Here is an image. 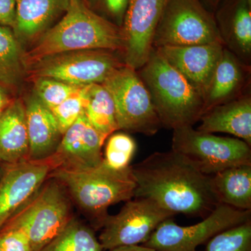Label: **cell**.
<instances>
[{
	"label": "cell",
	"instance_id": "f1b7e54d",
	"mask_svg": "<svg viewBox=\"0 0 251 251\" xmlns=\"http://www.w3.org/2000/svg\"><path fill=\"white\" fill-rule=\"evenodd\" d=\"M85 87L86 85L82 86L62 103L50 110L62 135L84 112Z\"/></svg>",
	"mask_w": 251,
	"mask_h": 251
},
{
	"label": "cell",
	"instance_id": "d590c367",
	"mask_svg": "<svg viewBox=\"0 0 251 251\" xmlns=\"http://www.w3.org/2000/svg\"><path fill=\"white\" fill-rule=\"evenodd\" d=\"M84 1H85V2L87 3V4H88V3L94 2V1H96V0H84Z\"/></svg>",
	"mask_w": 251,
	"mask_h": 251
},
{
	"label": "cell",
	"instance_id": "e0dca14e",
	"mask_svg": "<svg viewBox=\"0 0 251 251\" xmlns=\"http://www.w3.org/2000/svg\"><path fill=\"white\" fill-rule=\"evenodd\" d=\"M250 80L251 66L225 47L203 97L204 113L247 93Z\"/></svg>",
	"mask_w": 251,
	"mask_h": 251
},
{
	"label": "cell",
	"instance_id": "44dd1931",
	"mask_svg": "<svg viewBox=\"0 0 251 251\" xmlns=\"http://www.w3.org/2000/svg\"><path fill=\"white\" fill-rule=\"evenodd\" d=\"M28 156L25 106L18 99L0 114V162L8 166L29 160Z\"/></svg>",
	"mask_w": 251,
	"mask_h": 251
},
{
	"label": "cell",
	"instance_id": "5b68a950",
	"mask_svg": "<svg viewBox=\"0 0 251 251\" xmlns=\"http://www.w3.org/2000/svg\"><path fill=\"white\" fill-rule=\"evenodd\" d=\"M73 218L69 193L59 181L49 176L2 229L21 231L32 251H39L60 233Z\"/></svg>",
	"mask_w": 251,
	"mask_h": 251
},
{
	"label": "cell",
	"instance_id": "7c38bea8",
	"mask_svg": "<svg viewBox=\"0 0 251 251\" xmlns=\"http://www.w3.org/2000/svg\"><path fill=\"white\" fill-rule=\"evenodd\" d=\"M170 0H130L122 29L124 62L135 70L148 62L153 51L157 25Z\"/></svg>",
	"mask_w": 251,
	"mask_h": 251
},
{
	"label": "cell",
	"instance_id": "52a82bcc",
	"mask_svg": "<svg viewBox=\"0 0 251 251\" xmlns=\"http://www.w3.org/2000/svg\"><path fill=\"white\" fill-rule=\"evenodd\" d=\"M217 43L224 44L214 14L200 0H170L157 25L153 46L156 49Z\"/></svg>",
	"mask_w": 251,
	"mask_h": 251
},
{
	"label": "cell",
	"instance_id": "d6a6232c",
	"mask_svg": "<svg viewBox=\"0 0 251 251\" xmlns=\"http://www.w3.org/2000/svg\"><path fill=\"white\" fill-rule=\"evenodd\" d=\"M108 251H156L144 245L124 246L110 249Z\"/></svg>",
	"mask_w": 251,
	"mask_h": 251
},
{
	"label": "cell",
	"instance_id": "4fadbf2b",
	"mask_svg": "<svg viewBox=\"0 0 251 251\" xmlns=\"http://www.w3.org/2000/svg\"><path fill=\"white\" fill-rule=\"evenodd\" d=\"M49 159L8 165L0 179V230L49 179Z\"/></svg>",
	"mask_w": 251,
	"mask_h": 251
},
{
	"label": "cell",
	"instance_id": "f546056e",
	"mask_svg": "<svg viewBox=\"0 0 251 251\" xmlns=\"http://www.w3.org/2000/svg\"><path fill=\"white\" fill-rule=\"evenodd\" d=\"M0 249L2 251H33L25 234L15 229L0 230Z\"/></svg>",
	"mask_w": 251,
	"mask_h": 251
},
{
	"label": "cell",
	"instance_id": "30bf717a",
	"mask_svg": "<svg viewBox=\"0 0 251 251\" xmlns=\"http://www.w3.org/2000/svg\"><path fill=\"white\" fill-rule=\"evenodd\" d=\"M114 52L86 50L54 54L29 66V73L34 79L48 77L75 86L102 84L125 64Z\"/></svg>",
	"mask_w": 251,
	"mask_h": 251
},
{
	"label": "cell",
	"instance_id": "ba28073f",
	"mask_svg": "<svg viewBox=\"0 0 251 251\" xmlns=\"http://www.w3.org/2000/svg\"><path fill=\"white\" fill-rule=\"evenodd\" d=\"M172 150L184 155L202 173L209 176L232 167L251 164V145L237 138L185 126L173 130Z\"/></svg>",
	"mask_w": 251,
	"mask_h": 251
},
{
	"label": "cell",
	"instance_id": "9c48e42d",
	"mask_svg": "<svg viewBox=\"0 0 251 251\" xmlns=\"http://www.w3.org/2000/svg\"><path fill=\"white\" fill-rule=\"evenodd\" d=\"M251 220V211L219 204L197 224L180 226L173 219L163 221L143 245L156 251H198L216 234Z\"/></svg>",
	"mask_w": 251,
	"mask_h": 251
},
{
	"label": "cell",
	"instance_id": "7402d4cb",
	"mask_svg": "<svg viewBox=\"0 0 251 251\" xmlns=\"http://www.w3.org/2000/svg\"><path fill=\"white\" fill-rule=\"evenodd\" d=\"M220 204L251 211V164L239 165L211 176Z\"/></svg>",
	"mask_w": 251,
	"mask_h": 251
},
{
	"label": "cell",
	"instance_id": "7a4b0ae2",
	"mask_svg": "<svg viewBox=\"0 0 251 251\" xmlns=\"http://www.w3.org/2000/svg\"><path fill=\"white\" fill-rule=\"evenodd\" d=\"M122 27L91 9L84 0H69V7L57 23L36 41L24 54L26 67L54 54L86 50L122 51Z\"/></svg>",
	"mask_w": 251,
	"mask_h": 251
},
{
	"label": "cell",
	"instance_id": "277c9868",
	"mask_svg": "<svg viewBox=\"0 0 251 251\" xmlns=\"http://www.w3.org/2000/svg\"><path fill=\"white\" fill-rule=\"evenodd\" d=\"M50 177L59 181L71 199L101 229L110 206L134 198L136 184L131 166L124 171L110 169L103 163L82 171L55 169Z\"/></svg>",
	"mask_w": 251,
	"mask_h": 251
},
{
	"label": "cell",
	"instance_id": "d4e9b609",
	"mask_svg": "<svg viewBox=\"0 0 251 251\" xmlns=\"http://www.w3.org/2000/svg\"><path fill=\"white\" fill-rule=\"evenodd\" d=\"M94 229L73 218L62 232L39 251H103Z\"/></svg>",
	"mask_w": 251,
	"mask_h": 251
},
{
	"label": "cell",
	"instance_id": "ffe728a7",
	"mask_svg": "<svg viewBox=\"0 0 251 251\" xmlns=\"http://www.w3.org/2000/svg\"><path fill=\"white\" fill-rule=\"evenodd\" d=\"M198 130L234 135L251 146V96L250 92L216 105L201 116Z\"/></svg>",
	"mask_w": 251,
	"mask_h": 251
},
{
	"label": "cell",
	"instance_id": "5bb4252c",
	"mask_svg": "<svg viewBox=\"0 0 251 251\" xmlns=\"http://www.w3.org/2000/svg\"><path fill=\"white\" fill-rule=\"evenodd\" d=\"M105 141L83 112L64 132L55 152L48 159L53 170L82 171L96 168L103 163L102 147Z\"/></svg>",
	"mask_w": 251,
	"mask_h": 251
},
{
	"label": "cell",
	"instance_id": "6da1fadb",
	"mask_svg": "<svg viewBox=\"0 0 251 251\" xmlns=\"http://www.w3.org/2000/svg\"><path fill=\"white\" fill-rule=\"evenodd\" d=\"M134 198H145L171 214L206 217L219 201L211 176L175 150L155 152L131 166Z\"/></svg>",
	"mask_w": 251,
	"mask_h": 251
},
{
	"label": "cell",
	"instance_id": "9a60e30c",
	"mask_svg": "<svg viewBox=\"0 0 251 251\" xmlns=\"http://www.w3.org/2000/svg\"><path fill=\"white\" fill-rule=\"evenodd\" d=\"M225 46L222 44L163 46L156 49L202 97L210 82Z\"/></svg>",
	"mask_w": 251,
	"mask_h": 251
},
{
	"label": "cell",
	"instance_id": "4316f807",
	"mask_svg": "<svg viewBox=\"0 0 251 251\" xmlns=\"http://www.w3.org/2000/svg\"><path fill=\"white\" fill-rule=\"evenodd\" d=\"M205 251H251V220L216 234Z\"/></svg>",
	"mask_w": 251,
	"mask_h": 251
},
{
	"label": "cell",
	"instance_id": "4dcf8cb0",
	"mask_svg": "<svg viewBox=\"0 0 251 251\" xmlns=\"http://www.w3.org/2000/svg\"><path fill=\"white\" fill-rule=\"evenodd\" d=\"M100 3L104 12L111 18L112 23L119 27L123 25L130 0H96Z\"/></svg>",
	"mask_w": 251,
	"mask_h": 251
},
{
	"label": "cell",
	"instance_id": "e575fe53",
	"mask_svg": "<svg viewBox=\"0 0 251 251\" xmlns=\"http://www.w3.org/2000/svg\"><path fill=\"white\" fill-rule=\"evenodd\" d=\"M206 9L214 14L221 0H200Z\"/></svg>",
	"mask_w": 251,
	"mask_h": 251
},
{
	"label": "cell",
	"instance_id": "8fae6325",
	"mask_svg": "<svg viewBox=\"0 0 251 251\" xmlns=\"http://www.w3.org/2000/svg\"><path fill=\"white\" fill-rule=\"evenodd\" d=\"M174 216L148 199L133 198L126 202L116 215L108 216L99 240L103 250L143 245L160 224Z\"/></svg>",
	"mask_w": 251,
	"mask_h": 251
},
{
	"label": "cell",
	"instance_id": "1f68e13d",
	"mask_svg": "<svg viewBox=\"0 0 251 251\" xmlns=\"http://www.w3.org/2000/svg\"><path fill=\"white\" fill-rule=\"evenodd\" d=\"M16 0H0V25L13 29L16 19Z\"/></svg>",
	"mask_w": 251,
	"mask_h": 251
},
{
	"label": "cell",
	"instance_id": "836d02e7",
	"mask_svg": "<svg viewBox=\"0 0 251 251\" xmlns=\"http://www.w3.org/2000/svg\"><path fill=\"white\" fill-rule=\"evenodd\" d=\"M11 102L9 100V96L6 93V89L0 84V114Z\"/></svg>",
	"mask_w": 251,
	"mask_h": 251
},
{
	"label": "cell",
	"instance_id": "3957f363",
	"mask_svg": "<svg viewBox=\"0 0 251 251\" xmlns=\"http://www.w3.org/2000/svg\"><path fill=\"white\" fill-rule=\"evenodd\" d=\"M138 71L162 126L174 130L199 121L204 112L202 97L156 50Z\"/></svg>",
	"mask_w": 251,
	"mask_h": 251
},
{
	"label": "cell",
	"instance_id": "ac0fdd59",
	"mask_svg": "<svg viewBox=\"0 0 251 251\" xmlns=\"http://www.w3.org/2000/svg\"><path fill=\"white\" fill-rule=\"evenodd\" d=\"M31 161H44L52 156L62 138L52 111L33 94L25 103Z\"/></svg>",
	"mask_w": 251,
	"mask_h": 251
},
{
	"label": "cell",
	"instance_id": "603a6c76",
	"mask_svg": "<svg viewBox=\"0 0 251 251\" xmlns=\"http://www.w3.org/2000/svg\"><path fill=\"white\" fill-rule=\"evenodd\" d=\"M84 113L90 125L105 140L119 130L115 104L102 84L86 85Z\"/></svg>",
	"mask_w": 251,
	"mask_h": 251
},
{
	"label": "cell",
	"instance_id": "cb8c5ba5",
	"mask_svg": "<svg viewBox=\"0 0 251 251\" xmlns=\"http://www.w3.org/2000/svg\"><path fill=\"white\" fill-rule=\"evenodd\" d=\"M21 43L11 28L0 25V84L6 90L17 89L27 72Z\"/></svg>",
	"mask_w": 251,
	"mask_h": 251
},
{
	"label": "cell",
	"instance_id": "2e32d148",
	"mask_svg": "<svg viewBox=\"0 0 251 251\" xmlns=\"http://www.w3.org/2000/svg\"><path fill=\"white\" fill-rule=\"evenodd\" d=\"M225 47L251 62V0H221L214 13Z\"/></svg>",
	"mask_w": 251,
	"mask_h": 251
},
{
	"label": "cell",
	"instance_id": "83f0119b",
	"mask_svg": "<svg viewBox=\"0 0 251 251\" xmlns=\"http://www.w3.org/2000/svg\"><path fill=\"white\" fill-rule=\"evenodd\" d=\"M81 87L55 79L39 77L34 80V94L46 107L52 110L76 92Z\"/></svg>",
	"mask_w": 251,
	"mask_h": 251
},
{
	"label": "cell",
	"instance_id": "d6986e66",
	"mask_svg": "<svg viewBox=\"0 0 251 251\" xmlns=\"http://www.w3.org/2000/svg\"><path fill=\"white\" fill-rule=\"evenodd\" d=\"M69 0H16L13 31L21 43L36 41L65 14Z\"/></svg>",
	"mask_w": 251,
	"mask_h": 251
},
{
	"label": "cell",
	"instance_id": "8992f818",
	"mask_svg": "<svg viewBox=\"0 0 251 251\" xmlns=\"http://www.w3.org/2000/svg\"><path fill=\"white\" fill-rule=\"evenodd\" d=\"M102 85L115 104L119 130L151 136L163 127L138 71L125 64Z\"/></svg>",
	"mask_w": 251,
	"mask_h": 251
},
{
	"label": "cell",
	"instance_id": "8d00e7d4",
	"mask_svg": "<svg viewBox=\"0 0 251 251\" xmlns=\"http://www.w3.org/2000/svg\"><path fill=\"white\" fill-rule=\"evenodd\" d=\"M0 251H2L1 250V249H0Z\"/></svg>",
	"mask_w": 251,
	"mask_h": 251
},
{
	"label": "cell",
	"instance_id": "484cf974",
	"mask_svg": "<svg viewBox=\"0 0 251 251\" xmlns=\"http://www.w3.org/2000/svg\"><path fill=\"white\" fill-rule=\"evenodd\" d=\"M135 151L136 143L129 135L112 133L105 146L103 163L110 169L124 171L130 166Z\"/></svg>",
	"mask_w": 251,
	"mask_h": 251
}]
</instances>
